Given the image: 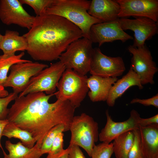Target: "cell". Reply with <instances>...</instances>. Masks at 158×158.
I'll return each instance as SVG.
<instances>
[{"mask_svg": "<svg viewBox=\"0 0 158 158\" xmlns=\"http://www.w3.org/2000/svg\"><path fill=\"white\" fill-rule=\"evenodd\" d=\"M55 93L43 92L18 96L8 109L6 119L20 128L30 133L40 146L48 132L59 124L64 125L65 131L69 130L75 108L68 100L57 99L49 103Z\"/></svg>", "mask_w": 158, "mask_h": 158, "instance_id": "cell-1", "label": "cell"}, {"mask_svg": "<svg viewBox=\"0 0 158 158\" xmlns=\"http://www.w3.org/2000/svg\"><path fill=\"white\" fill-rule=\"evenodd\" d=\"M23 36L31 57L44 61L59 59L71 43L83 37L81 30L73 23L61 16L46 14L35 17L31 28Z\"/></svg>", "mask_w": 158, "mask_h": 158, "instance_id": "cell-2", "label": "cell"}, {"mask_svg": "<svg viewBox=\"0 0 158 158\" xmlns=\"http://www.w3.org/2000/svg\"><path fill=\"white\" fill-rule=\"evenodd\" d=\"M91 1L54 0L45 14L61 16L77 26L83 37L90 40V30L93 25L102 22L89 14Z\"/></svg>", "mask_w": 158, "mask_h": 158, "instance_id": "cell-3", "label": "cell"}, {"mask_svg": "<svg viewBox=\"0 0 158 158\" xmlns=\"http://www.w3.org/2000/svg\"><path fill=\"white\" fill-rule=\"evenodd\" d=\"M98 130L97 123L86 114L74 116L69 128L71 136L69 145L81 147L91 157L95 143L99 140Z\"/></svg>", "mask_w": 158, "mask_h": 158, "instance_id": "cell-4", "label": "cell"}, {"mask_svg": "<svg viewBox=\"0 0 158 158\" xmlns=\"http://www.w3.org/2000/svg\"><path fill=\"white\" fill-rule=\"evenodd\" d=\"M87 77L73 70L66 68L58 83L55 93L57 99L68 100L75 108L79 107L89 91Z\"/></svg>", "mask_w": 158, "mask_h": 158, "instance_id": "cell-5", "label": "cell"}, {"mask_svg": "<svg viewBox=\"0 0 158 158\" xmlns=\"http://www.w3.org/2000/svg\"><path fill=\"white\" fill-rule=\"evenodd\" d=\"M92 42L83 37L71 43L60 55V61L66 68L86 75L90 71L93 48Z\"/></svg>", "mask_w": 158, "mask_h": 158, "instance_id": "cell-6", "label": "cell"}, {"mask_svg": "<svg viewBox=\"0 0 158 158\" xmlns=\"http://www.w3.org/2000/svg\"><path fill=\"white\" fill-rule=\"evenodd\" d=\"M66 68L60 61L51 63L49 67L32 77L25 89L18 96L44 92L47 95L54 93L59 81Z\"/></svg>", "mask_w": 158, "mask_h": 158, "instance_id": "cell-7", "label": "cell"}, {"mask_svg": "<svg viewBox=\"0 0 158 158\" xmlns=\"http://www.w3.org/2000/svg\"><path fill=\"white\" fill-rule=\"evenodd\" d=\"M127 50L132 55L130 68L139 76L142 85L154 84V76L158 68L146 44L138 47L130 45Z\"/></svg>", "mask_w": 158, "mask_h": 158, "instance_id": "cell-8", "label": "cell"}, {"mask_svg": "<svg viewBox=\"0 0 158 158\" xmlns=\"http://www.w3.org/2000/svg\"><path fill=\"white\" fill-rule=\"evenodd\" d=\"M48 67L47 64L31 61L14 64L3 86L11 87L13 92L18 94L24 90L32 77Z\"/></svg>", "mask_w": 158, "mask_h": 158, "instance_id": "cell-9", "label": "cell"}, {"mask_svg": "<svg viewBox=\"0 0 158 158\" xmlns=\"http://www.w3.org/2000/svg\"><path fill=\"white\" fill-rule=\"evenodd\" d=\"M126 70L124 63L120 56L112 57L103 54L99 48H93L90 73L103 77L117 78Z\"/></svg>", "mask_w": 158, "mask_h": 158, "instance_id": "cell-10", "label": "cell"}, {"mask_svg": "<svg viewBox=\"0 0 158 158\" xmlns=\"http://www.w3.org/2000/svg\"><path fill=\"white\" fill-rule=\"evenodd\" d=\"M135 19L127 18H118L121 28L123 30H130L134 32L133 45L141 47L145 42L151 39L157 33L158 23L145 17H136Z\"/></svg>", "mask_w": 158, "mask_h": 158, "instance_id": "cell-11", "label": "cell"}, {"mask_svg": "<svg viewBox=\"0 0 158 158\" xmlns=\"http://www.w3.org/2000/svg\"><path fill=\"white\" fill-rule=\"evenodd\" d=\"M35 19L24 9L19 0H0V19L4 24H15L29 30Z\"/></svg>", "mask_w": 158, "mask_h": 158, "instance_id": "cell-12", "label": "cell"}, {"mask_svg": "<svg viewBox=\"0 0 158 158\" xmlns=\"http://www.w3.org/2000/svg\"><path fill=\"white\" fill-rule=\"evenodd\" d=\"M117 19L108 22H102L92 25L90 30V40L92 43H97L100 47L106 42L119 40L123 42L133 37L124 32Z\"/></svg>", "mask_w": 158, "mask_h": 158, "instance_id": "cell-13", "label": "cell"}, {"mask_svg": "<svg viewBox=\"0 0 158 158\" xmlns=\"http://www.w3.org/2000/svg\"><path fill=\"white\" fill-rule=\"evenodd\" d=\"M120 5L119 18L145 17L158 23V0H116Z\"/></svg>", "mask_w": 158, "mask_h": 158, "instance_id": "cell-14", "label": "cell"}, {"mask_svg": "<svg viewBox=\"0 0 158 158\" xmlns=\"http://www.w3.org/2000/svg\"><path fill=\"white\" fill-rule=\"evenodd\" d=\"M107 122L104 127L99 134V139L102 142L109 143L117 137L128 131L139 129L138 122L140 116L134 109L130 112L127 120L122 122L114 121L108 110L106 111Z\"/></svg>", "mask_w": 158, "mask_h": 158, "instance_id": "cell-15", "label": "cell"}, {"mask_svg": "<svg viewBox=\"0 0 158 158\" xmlns=\"http://www.w3.org/2000/svg\"><path fill=\"white\" fill-rule=\"evenodd\" d=\"M120 7L116 0H92L88 13L102 22L116 20L118 18Z\"/></svg>", "mask_w": 158, "mask_h": 158, "instance_id": "cell-16", "label": "cell"}, {"mask_svg": "<svg viewBox=\"0 0 158 158\" xmlns=\"http://www.w3.org/2000/svg\"><path fill=\"white\" fill-rule=\"evenodd\" d=\"M140 146L144 158H158V124L140 126Z\"/></svg>", "mask_w": 158, "mask_h": 158, "instance_id": "cell-17", "label": "cell"}, {"mask_svg": "<svg viewBox=\"0 0 158 158\" xmlns=\"http://www.w3.org/2000/svg\"><path fill=\"white\" fill-rule=\"evenodd\" d=\"M117 78L103 77L92 75L87 80L90 89L88 96L93 102L106 101L114 84L118 80Z\"/></svg>", "mask_w": 158, "mask_h": 158, "instance_id": "cell-18", "label": "cell"}, {"mask_svg": "<svg viewBox=\"0 0 158 158\" xmlns=\"http://www.w3.org/2000/svg\"><path fill=\"white\" fill-rule=\"evenodd\" d=\"M135 86L140 90L143 87L139 76L130 68L128 73L121 78L118 79L112 86L106 101L107 105L113 107L117 99L130 87Z\"/></svg>", "mask_w": 158, "mask_h": 158, "instance_id": "cell-19", "label": "cell"}, {"mask_svg": "<svg viewBox=\"0 0 158 158\" xmlns=\"http://www.w3.org/2000/svg\"><path fill=\"white\" fill-rule=\"evenodd\" d=\"M28 44L23 36L19 35L16 31L7 30L0 44V49L4 55L6 56L15 55V53L18 51L27 50Z\"/></svg>", "mask_w": 158, "mask_h": 158, "instance_id": "cell-20", "label": "cell"}, {"mask_svg": "<svg viewBox=\"0 0 158 158\" xmlns=\"http://www.w3.org/2000/svg\"><path fill=\"white\" fill-rule=\"evenodd\" d=\"M5 145L9 153L7 154L3 150L4 158H41L42 156L40 146L36 142L31 148L25 146L20 141L13 144L7 140Z\"/></svg>", "mask_w": 158, "mask_h": 158, "instance_id": "cell-21", "label": "cell"}, {"mask_svg": "<svg viewBox=\"0 0 158 158\" xmlns=\"http://www.w3.org/2000/svg\"><path fill=\"white\" fill-rule=\"evenodd\" d=\"M134 138L133 130L125 133L116 137L112 142L113 153L116 158H128Z\"/></svg>", "mask_w": 158, "mask_h": 158, "instance_id": "cell-22", "label": "cell"}, {"mask_svg": "<svg viewBox=\"0 0 158 158\" xmlns=\"http://www.w3.org/2000/svg\"><path fill=\"white\" fill-rule=\"evenodd\" d=\"M2 136L8 139H18L23 145L30 148L32 147L36 142L35 139L30 133L9 122L4 130Z\"/></svg>", "mask_w": 158, "mask_h": 158, "instance_id": "cell-23", "label": "cell"}, {"mask_svg": "<svg viewBox=\"0 0 158 158\" xmlns=\"http://www.w3.org/2000/svg\"><path fill=\"white\" fill-rule=\"evenodd\" d=\"M23 52L19 54L11 56L0 55V84L3 86L7 78V74L13 65L28 62L30 60L22 59L24 55Z\"/></svg>", "mask_w": 158, "mask_h": 158, "instance_id": "cell-24", "label": "cell"}, {"mask_svg": "<svg viewBox=\"0 0 158 158\" xmlns=\"http://www.w3.org/2000/svg\"><path fill=\"white\" fill-rule=\"evenodd\" d=\"M64 132H65V127L62 124L55 126L48 132L44 137L41 145L40 150L42 155L49 153L57 135Z\"/></svg>", "mask_w": 158, "mask_h": 158, "instance_id": "cell-25", "label": "cell"}, {"mask_svg": "<svg viewBox=\"0 0 158 158\" xmlns=\"http://www.w3.org/2000/svg\"><path fill=\"white\" fill-rule=\"evenodd\" d=\"M23 5L25 4L31 7L36 16L45 14L47 9L51 6L54 0H19Z\"/></svg>", "mask_w": 158, "mask_h": 158, "instance_id": "cell-26", "label": "cell"}, {"mask_svg": "<svg viewBox=\"0 0 158 158\" xmlns=\"http://www.w3.org/2000/svg\"><path fill=\"white\" fill-rule=\"evenodd\" d=\"M113 153L112 142H104L95 145L92 151V158H111Z\"/></svg>", "mask_w": 158, "mask_h": 158, "instance_id": "cell-27", "label": "cell"}, {"mask_svg": "<svg viewBox=\"0 0 158 158\" xmlns=\"http://www.w3.org/2000/svg\"><path fill=\"white\" fill-rule=\"evenodd\" d=\"M63 132L57 135L46 158H56L63 151Z\"/></svg>", "mask_w": 158, "mask_h": 158, "instance_id": "cell-28", "label": "cell"}, {"mask_svg": "<svg viewBox=\"0 0 158 158\" xmlns=\"http://www.w3.org/2000/svg\"><path fill=\"white\" fill-rule=\"evenodd\" d=\"M134 138L132 146L129 152L128 158H144L140 146V134L139 129L133 130Z\"/></svg>", "mask_w": 158, "mask_h": 158, "instance_id": "cell-29", "label": "cell"}, {"mask_svg": "<svg viewBox=\"0 0 158 158\" xmlns=\"http://www.w3.org/2000/svg\"><path fill=\"white\" fill-rule=\"evenodd\" d=\"M18 96V94L13 92L5 97H0V120L6 119L8 111V106Z\"/></svg>", "mask_w": 158, "mask_h": 158, "instance_id": "cell-30", "label": "cell"}, {"mask_svg": "<svg viewBox=\"0 0 158 158\" xmlns=\"http://www.w3.org/2000/svg\"><path fill=\"white\" fill-rule=\"evenodd\" d=\"M138 103L145 106H153L156 108H158V94L152 97L145 99H141L138 98L133 99L130 102V104Z\"/></svg>", "mask_w": 158, "mask_h": 158, "instance_id": "cell-31", "label": "cell"}, {"mask_svg": "<svg viewBox=\"0 0 158 158\" xmlns=\"http://www.w3.org/2000/svg\"><path fill=\"white\" fill-rule=\"evenodd\" d=\"M68 158H86L80 147L77 145H69Z\"/></svg>", "mask_w": 158, "mask_h": 158, "instance_id": "cell-32", "label": "cell"}, {"mask_svg": "<svg viewBox=\"0 0 158 158\" xmlns=\"http://www.w3.org/2000/svg\"><path fill=\"white\" fill-rule=\"evenodd\" d=\"M138 123L140 126H145L154 124H158V114L147 118H142L140 117Z\"/></svg>", "mask_w": 158, "mask_h": 158, "instance_id": "cell-33", "label": "cell"}, {"mask_svg": "<svg viewBox=\"0 0 158 158\" xmlns=\"http://www.w3.org/2000/svg\"><path fill=\"white\" fill-rule=\"evenodd\" d=\"M8 122H9L7 119L0 120V148L2 149V151L4 150L1 143V139L2 136V133L4 130Z\"/></svg>", "mask_w": 158, "mask_h": 158, "instance_id": "cell-34", "label": "cell"}, {"mask_svg": "<svg viewBox=\"0 0 158 158\" xmlns=\"http://www.w3.org/2000/svg\"><path fill=\"white\" fill-rule=\"evenodd\" d=\"M8 91L6 90L4 87L0 84V97H4L9 94Z\"/></svg>", "mask_w": 158, "mask_h": 158, "instance_id": "cell-35", "label": "cell"}, {"mask_svg": "<svg viewBox=\"0 0 158 158\" xmlns=\"http://www.w3.org/2000/svg\"><path fill=\"white\" fill-rule=\"evenodd\" d=\"M68 148L64 149L62 153L56 158H68Z\"/></svg>", "mask_w": 158, "mask_h": 158, "instance_id": "cell-36", "label": "cell"}, {"mask_svg": "<svg viewBox=\"0 0 158 158\" xmlns=\"http://www.w3.org/2000/svg\"><path fill=\"white\" fill-rule=\"evenodd\" d=\"M3 35H2L0 33V44L3 38Z\"/></svg>", "mask_w": 158, "mask_h": 158, "instance_id": "cell-37", "label": "cell"}]
</instances>
